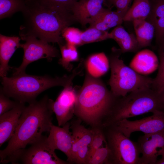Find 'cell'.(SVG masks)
Masks as SVG:
<instances>
[{"instance_id": "6da1fadb", "label": "cell", "mask_w": 164, "mask_h": 164, "mask_svg": "<svg viewBox=\"0 0 164 164\" xmlns=\"http://www.w3.org/2000/svg\"><path fill=\"white\" fill-rule=\"evenodd\" d=\"M22 12L24 22L20 26L19 35L22 40L33 37L48 43L63 44V38L61 35L63 30L76 21L70 12L48 8L26 1Z\"/></svg>"}, {"instance_id": "7a4b0ae2", "label": "cell", "mask_w": 164, "mask_h": 164, "mask_svg": "<svg viewBox=\"0 0 164 164\" xmlns=\"http://www.w3.org/2000/svg\"><path fill=\"white\" fill-rule=\"evenodd\" d=\"M52 99L47 95L25 106L15 132L6 147L0 151V162L15 151L25 148L49 132L53 124Z\"/></svg>"}, {"instance_id": "3957f363", "label": "cell", "mask_w": 164, "mask_h": 164, "mask_svg": "<svg viewBox=\"0 0 164 164\" xmlns=\"http://www.w3.org/2000/svg\"><path fill=\"white\" fill-rule=\"evenodd\" d=\"M119 97L102 80L86 73L83 85L77 91L74 115L91 127H102Z\"/></svg>"}, {"instance_id": "277c9868", "label": "cell", "mask_w": 164, "mask_h": 164, "mask_svg": "<svg viewBox=\"0 0 164 164\" xmlns=\"http://www.w3.org/2000/svg\"><path fill=\"white\" fill-rule=\"evenodd\" d=\"M77 67L69 75L53 77L49 75L35 76L20 73L11 77L2 78L0 90L7 96L20 102L29 104L36 101L37 96L51 87L72 84L74 78L81 71Z\"/></svg>"}, {"instance_id": "5b68a950", "label": "cell", "mask_w": 164, "mask_h": 164, "mask_svg": "<svg viewBox=\"0 0 164 164\" xmlns=\"http://www.w3.org/2000/svg\"><path fill=\"white\" fill-rule=\"evenodd\" d=\"M157 111L164 112L163 94L157 93L151 88L138 90L118 99L102 127L111 125L124 119Z\"/></svg>"}, {"instance_id": "8992f818", "label": "cell", "mask_w": 164, "mask_h": 164, "mask_svg": "<svg viewBox=\"0 0 164 164\" xmlns=\"http://www.w3.org/2000/svg\"><path fill=\"white\" fill-rule=\"evenodd\" d=\"M110 56L111 91L116 96H125L133 91L151 88L153 79L142 75L124 63L119 58L120 50L113 48Z\"/></svg>"}, {"instance_id": "52a82bcc", "label": "cell", "mask_w": 164, "mask_h": 164, "mask_svg": "<svg viewBox=\"0 0 164 164\" xmlns=\"http://www.w3.org/2000/svg\"><path fill=\"white\" fill-rule=\"evenodd\" d=\"M28 149H19L0 162L2 164H68L59 158L50 147L47 137L43 135Z\"/></svg>"}, {"instance_id": "ba28073f", "label": "cell", "mask_w": 164, "mask_h": 164, "mask_svg": "<svg viewBox=\"0 0 164 164\" xmlns=\"http://www.w3.org/2000/svg\"><path fill=\"white\" fill-rule=\"evenodd\" d=\"M103 128L111 151L112 164H139L141 152L137 142L130 140L112 125Z\"/></svg>"}, {"instance_id": "9c48e42d", "label": "cell", "mask_w": 164, "mask_h": 164, "mask_svg": "<svg viewBox=\"0 0 164 164\" xmlns=\"http://www.w3.org/2000/svg\"><path fill=\"white\" fill-rule=\"evenodd\" d=\"M21 44L20 47L23 50L22 61L18 67L14 68L13 76L25 73L27 67L30 63L41 59L50 61L53 58L60 56L58 50L46 41L33 37H29Z\"/></svg>"}, {"instance_id": "30bf717a", "label": "cell", "mask_w": 164, "mask_h": 164, "mask_svg": "<svg viewBox=\"0 0 164 164\" xmlns=\"http://www.w3.org/2000/svg\"><path fill=\"white\" fill-rule=\"evenodd\" d=\"M152 113L151 116L140 120L132 121L124 119L111 125L129 138L131 134L135 132L147 134L164 130V112L157 111Z\"/></svg>"}, {"instance_id": "8fae6325", "label": "cell", "mask_w": 164, "mask_h": 164, "mask_svg": "<svg viewBox=\"0 0 164 164\" xmlns=\"http://www.w3.org/2000/svg\"><path fill=\"white\" fill-rule=\"evenodd\" d=\"M81 122L77 118L70 123L72 135V154L73 163L87 164L92 131L91 129L87 128L82 125Z\"/></svg>"}, {"instance_id": "7c38bea8", "label": "cell", "mask_w": 164, "mask_h": 164, "mask_svg": "<svg viewBox=\"0 0 164 164\" xmlns=\"http://www.w3.org/2000/svg\"><path fill=\"white\" fill-rule=\"evenodd\" d=\"M137 142L142 155L139 164H156L158 156L164 157V130L144 134Z\"/></svg>"}, {"instance_id": "4fadbf2b", "label": "cell", "mask_w": 164, "mask_h": 164, "mask_svg": "<svg viewBox=\"0 0 164 164\" xmlns=\"http://www.w3.org/2000/svg\"><path fill=\"white\" fill-rule=\"evenodd\" d=\"M70 125L69 122L62 127L52 124L47 139L53 150H59L63 152L67 157V161L72 164V135L70 130Z\"/></svg>"}, {"instance_id": "5bb4252c", "label": "cell", "mask_w": 164, "mask_h": 164, "mask_svg": "<svg viewBox=\"0 0 164 164\" xmlns=\"http://www.w3.org/2000/svg\"><path fill=\"white\" fill-rule=\"evenodd\" d=\"M106 0H79L71 9L75 20L84 27L93 23L104 9Z\"/></svg>"}, {"instance_id": "9a60e30c", "label": "cell", "mask_w": 164, "mask_h": 164, "mask_svg": "<svg viewBox=\"0 0 164 164\" xmlns=\"http://www.w3.org/2000/svg\"><path fill=\"white\" fill-rule=\"evenodd\" d=\"M55 101H52L51 108L58 116L63 118L72 117L74 115L77 91L72 84L64 87Z\"/></svg>"}, {"instance_id": "2e32d148", "label": "cell", "mask_w": 164, "mask_h": 164, "mask_svg": "<svg viewBox=\"0 0 164 164\" xmlns=\"http://www.w3.org/2000/svg\"><path fill=\"white\" fill-rule=\"evenodd\" d=\"M25 107V103L19 102L15 107L0 115V147L13 135Z\"/></svg>"}, {"instance_id": "e0dca14e", "label": "cell", "mask_w": 164, "mask_h": 164, "mask_svg": "<svg viewBox=\"0 0 164 164\" xmlns=\"http://www.w3.org/2000/svg\"><path fill=\"white\" fill-rule=\"evenodd\" d=\"M159 65L155 54L150 50L144 49L135 55L131 61L129 67L137 73L145 76L154 72Z\"/></svg>"}, {"instance_id": "ac0fdd59", "label": "cell", "mask_w": 164, "mask_h": 164, "mask_svg": "<svg viewBox=\"0 0 164 164\" xmlns=\"http://www.w3.org/2000/svg\"><path fill=\"white\" fill-rule=\"evenodd\" d=\"M21 38L17 36H8L0 34V76H7L10 67L9 60L16 50L20 47Z\"/></svg>"}, {"instance_id": "d6986e66", "label": "cell", "mask_w": 164, "mask_h": 164, "mask_svg": "<svg viewBox=\"0 0 164 164\" xmlns=\"http://www.w3.org/2000/svg\"><path fill=\"white\" fill-rule=\"evenodd\" d=\"M154 0L153 4L150 3L151 11L146 20L154 26L156 41L159 45L164 41V0Z\"/></svg>"}, {"instance_id": "ffe728a7", "label": "cell", "mask_w": 164, "mask_h": 164, "mask_svg": "<svg viewBox=\"0 0 164 164\" xmlns=\"http://www.w3.org/2000/svg\"><path fill=\"white\" fill-rule=\"evenodd\" d=\"M86 73L96 78L105 74L110 67L109 60L103 52L89 56L84 62Z\"/></svg>"}, {"instance_id": "44dd1931", "label": "cell", "mask_w": 164, "mask_h": 164, "mask_svg": "<svg viewBox=\"0 0 164 164\" xmlns=\"http://www.w3.org/2000/svg\"><path fill=\"white\" fill-rule=\"evenodd\" d=\"M110 33L111 39L118 44L121 52H135L140 49L136 37L134 34L128 33L121 25L117 26Z\"/></svg>"}, {"instance_id": "7402d4cb", "label": "cell", "mask_w": 164, "mask_h": 164, "mask_svg": "<svg viewBox=\"0 0 164 164\" xmlns=\"http://www.w3.org/2000/svg\"><path fill=\"white\" fill-rule=\"evenodd\" d=\"M125 16L121 12L104 8L95 21L90 25V27L106 31L111 28L121 25L124 21Z\"/></svg>"}, {"instance_id": "603a6c76", "label": "cell", "mask_w": 164, "mask_h": 164, "mask_svg": "<svg viewBox=\"0 0 164 164\" xmlns=\"http://www.w3.org/2000/svg\"><path fill=\"white\" fill-rule=\"evenodd\" d=\"M133 22L140 48L150 46L155 32L153 25L146 19H135Z\"/></svg>"}, {"instance_id": "cb8c5ba5", "label": "cell", "mask_w": 164, "mask_h": 164, "mask_svg": "<svg viewBox=\"0 0 164 164\" xmlns=\"http://www.w3.org/2000/svg\"><path fill=\"white\" fill-rule=\"evenodd\" d=\"M150 0H134L123 19L125 21H133L137 19H146L151 11Z\"/></svg>"}, {"instance_id": "d4e9b609", "label": "cell", "mask_w": 164, "mask_h": 164, "mask_svg": "<svg viewBox=\"0 0 164 164\" xmlns=\"http://www.w3.org/2000/svg\"><path fill=\"white\" fill-rule=\"evenodd\" d=\"M61 57L59 60V63L65 69L70 71L73 66L71 63L79 60L78 52L76 46L67 44L59 45Z\"/></svg>"}, {"instance_id": "484cf974", "label": "cell", "mask_w": 164, "mask_h": 164, "mask_svg": "<svg viewBox=\"0 0 164 164\" xmlns=\"http://www.w3.org/2000/svg\"><path fill=\"white\" fill-rule=\"evenodd\" d=\"M25 6V0H0V19L10 17L18 12H22Z\"/></svg>"}, {"instance_id": "4316f807", "label": "cell", "mask_w": 164, "mask_h": 164, "mask_svg": "<svg viewBox=\"0 0 164 164\" xmlns=\"http://www.w3.org/2000/svg\"><path fill=\"white\" fill-rule=\"evenodd\" d=\"M79 0H25L27 2L50 9H55L71 12L74 4Z\"/></svg>"}, {"instance_id": "83f0119b", "label": "cell", "mask_w": 164, "mask_h": 164, "mask_svg": "<svg viewBox=\"0 0 164 164\" xmlns=\"http://www.w3.org/2000/svg\"><path fill=\"white\" fill-rule=\"evenodd\" d=\"M87 164H112L111 151L107 142L104 146L96 150L89 156Z\"/></svg>"}, {"instance_id": "f1b7e54d", "label": "cell", "mask_w": 164, "mask_h": 164, "mask_svg": "<svg viewBox=\"0 0 164 164\" xmlns=\"http://www.w3.org/2000/svg\"><path fill=\"white\" fill-rule=\"evenodd\" d=\"M110 33L106 31H102L95 28L90 27L82 32L81 36L82 45L94 42L101 41L111 39Z\"/></svg>"}, {"instance_id": "f546056e", "label": "cell", "mask_w": 164, "mask_h": 164, "mask_svg": "<svg viewBox=\"0 0 164 164\" xmlns=\"http://www.w3.org/2000/svg\"><path fill=\"white\" fill-rule=\"evenodd\" d=\"M91 129L92 131V137L89 147L88 159L94 151L102 146L103 143H106L102 127H92Z\"/></svg>"}, {"instance_id": "4dcf8cb0", "label": "cell", "mask_w": 164, "mask_h": 164, "mask_svg": "<svg viewBox=\"0 0 164 164\" xmlns=\"http://www.w3.org/2000/svg\"><path fill=\"white\" fill-rule=\"evenodd\" d=\"M82 32L77 28L69 26L63 30L61 35L65 40L67 44L76 46H82Z\"/></svg>"}, {"instance_id": "1f68e13d", "label": "cell", "mask_w": 164, "mask_h": 164, "mask_svg": "<svg viewBox=\"0 0 164 164\" xmlns=\"http://www.w3.org/2000/svg\"><path fill=\"white\" fill-rule=\"evenodd\" d=\"M160 57V62L157 74L153 79L151 88L159 94L164 93V60Z\"/></svg>"}, {"instance_id": "d6a6232c", "label": "cell", "mask_w": 164, "mask_h": 164, "mask_svg": "<svg viewBox=\"0 0 164 164\" xmlns=\"http://www.w3.org/2000/svg\"><path fill=\"white\" fill-rule=\"evenodd\" d=\"M0 90V115L16 106L20 102L13 101L9 98Z\"/></svg>"}, {"instance_id": "836d02e7", "label": "cell", "mask_w": 164, "mask_h": 164, "mask_svg": "<svg viewBox=\"0 0 164 164\" xmlns=\"http://www.w3.org/2000/svg\"><path fill=\"white\" fill-rule=\"evenodd\" d=\"M132 0H106L117 9V11L121 12L125 15Z\"/></svg>"}, {"instance_id": "e575fe53", "label": "cell", "mask_w": 164, "mask_h": 164, "mask_svg": "<svg viewBox=\"0 0 164 164\" xmlns=\"http://www.w3.org/2000/svg\"><path fill=\"white\" fill-rule=\"evenodd\" d=\"M156 164H164V157L161 158L157 161Z\"/></svg>"}, {"instance_id": "d590c367", "label": "cell", "mask_w": 164, "mask_h": 164, "mask_svg": "<svg viewBox=\"0 0 164 164\" xmlns=\"http://www.w3.org/2000/svg\"><path fill=\"white\" fill-rule=\"evenodd\" d=\"M159 45V50L164 52V41Z\"/></svg>"}, {"instance_id": "8d00e7d4", "label": "cell", "mask_w": 164, "mask_h": 164, "mask_svg": "<svg viewBox=\"0 0 164 164\" xmlns=\"http://www.w3.org/2000/svg\"><path fill=\"white\" fill-rule=\"evenodd\" d=\"M159 57L162 58L164 60V52L159 50Z\"/></svg>"}]
</instances>
